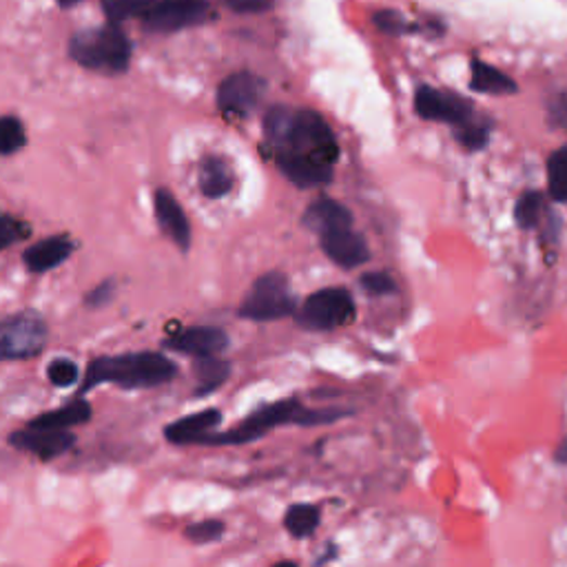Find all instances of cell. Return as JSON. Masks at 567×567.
I'll use <instances>...</instances> for the list:
<instances>
[{
    "instance_id": "3957f363",
    "label": "cell",
    "mask_w": 567,
    "mask_h": 567,
    "mask_svg": "<svg viewBox=\"0 0 567 567\" xmlns=\"http://www.w3.org/2000/svg\"><path fill=\"white\" fill-rule=\"evenodd\" d=\"M344 417V412H311L306 410L297 399H286L271 403L262 408L260 412L250 415L240 428L224 433V435H204L197 443L206 446H237L246 443L250 439L262 437L267 430L282 426V424H301V426H313V424H326Z\"/></svg>"
},
{
    "instance_id": "f1b7e54d",
    "label": "cell",
    "mask_w": 567,
    "mask_h": 567,
    "mask_svg": "<svg viewBox=\"0 0 567 567\" xmlns=\"http://www.w3.org/2000/svg\"><path fill=\"white\" fill-rule=\"evenodd\" d=\"M29 235V227L18 222L16 218L0 214V250L8 248L10 244H16Z\"/></svg>"
},
{
    "instance_id": "5bb4252c",
    "label": "cell",
    "mask_w": 567,
    "mask_h": 567,
    "mask_svg": "<svg viewBox=\"0 0 567 567\" xmlns=\"http://www.w3.org/2000/svg\"><path fill=\"white\" fill-rule=\"evenodd\" d=\"M156 218L163 231L182 248L189 250L191 246V224L182 211V206L173 197L171 191L158 189L156 191Z\"/></svg>"
},
{
    "instance_id": "8992f818",
    "label": "cell",
    "mask_w": 567,
    "mask_h": 567,
    "mask_svg": "<svg viewBox=\"0 0 567 567\" xmlns=\"http://www.w3.org/2000/svg\"><path fill=\"white\" fill-rule=\"evenodd\" d=\"M47 344V324L34 313L25 311L0 320V362L36 357Z\"/></svg>"
},
{
    "instance_id": "ba28073f",
    "label": "cell",
    "mask_w": 567,
    "mask_h": 567,
    "mask_svg": "<svg viewBox=\"0 0 567 567\" xmlns=\"http://www.w3.org/2000/svg\"><path fill=\"white\" fill-rule=\"evenodd\" d=\"M415 109L426 120L448 123L454 127L466 125L473 118V105L466 98L433 87H420L415 95Z\"/></svg>"
},
{
    "instance_id": "e0dca14e",
    "label": "cell",
    "mask_w": 567,
    "mask_h": 567,
    "mask_svg": "<svg viewBox=\"0 0 567 567\" xmlns=\"http://www.w3.org/2000/svg\"><path fill=\"white\" fill-rule=\"evenodd\" d=\"M304 224L322 235V233L333 231V229L352 227V216L344 204H339L335 199H320L306 209Z\"/></svg>"
},
{
    "instance_id": "d6a6232c",
    "label": "cell",
    "mask_w": 567,
    "mask_h": 567,
    "mask_svg": "<svg viewBox=\"0 0 567 567\" xmlns=\"http://www.w3.org/2000/svg\"><path fill=\"white\" fill-rule=\"evenodd\" d=\"M224 3L235 10V12H244V14H253V12H265L271 8V0H224Z\"/></svg>"
},
{
    "instance_id": "4316f807",
    "label": "cell",
    "mask_w": 567,
    "mask_h": 567,
    "mask_svg": "<svg viewBox=\"0 0 567 567\" xmlns=\"http://www.w3.org/2000/svg\"><path fill=\"white\" fill-rule=\"evenodd\" d=\"M47 375H49V382L54 384V386L67 388V386H74V384L78 382L80 371H78V366L72 362V359H56V362L49 364Z\"/></svg>"
},
{
    "instance_id": "83f0119b",
    "label": "cell",
    "mask_w": 567,
    "mask_h": 567,
    "mask_svg": "<svg viewBox=\"0 0 567 567\" xmlns=\"http://www.w3.org/2000/svg\"><path fill=\"white\" fill-rule=\"evenodd\" d=\"M186 539H191L193 543H214L218 539H222L224 534V524L222 521H199V524H193L184 530Z\"/></svg>"
},
{
    "instance_id": "7c38bea8",
    "label": "cell",
    "mask_w": 567,
    "mask_h": 567,
    "mask_svg": "<svg viewBox=\"0 0 567 567\" xmlns=\"http://www.w3.org/2000/svg\"><path fill=\"white\" fill-rule=\"evenodd\" d=\"M171 350L193 355V357H214L222 355L229 346V337L222 328L216 326H193L167 339Z\"/></svg>"
},
{
    "instance_id": "5b68a950",
    "label": "cell",
    "mask_w": 567,
    "mask_h": 567,
    "mask_svg": "<svg viewBox=\"0 0 567 567\" xmlns=\"http://www.w3.org/2000/svg\"><path fill=\"white\" fill-rule=\"evenodd\" d=\"M295 311V297L291 295L284 273H267L257 278L240 308V315L253 322H271L286 318Z\"/></svg>"
},
{
    "instance_id": "4dcf8cb0",
    "label": "cell",
    "mask_w": 567,
    "mask_h": 567,
    "mask_svg": "<svg viewBox=\"0 0 567 567\" xmlns=\"http://www.w3.org/2000/svg\"><path fill=\"white\" fill-rule=\"evenodd\" d=\"M459 142L466 146V149H481L486 146L488 142V129L481 127V125H471V120L466 125H461V131H459Z\"/></svg>"
},
{
    "instance_id": "d6986e66",
    "label": "cell",
    "mask_w": 567,
    "mask_h": 567,
    "mask_svg": "<svg viewBox=\"0 0 567 567\" xmlns=\"http://www.w3.org/2000/svg\"><path fill=\"white\" fill-rule=\"evenodd\" d=\"M91 417V408L87 401H74L65 408H59L54 412H47V415L36 417L29 422V428H40V430H67L72 426H80Z\"/></svg>"
},
{
    "instance_id": "cb8c5ba5",
    "label": "cell",
    "mask_w": 567,
    "mask_h": 567,
    "mask_svg": "<svg viewBox=\"0 0 567 567\" xmlns=\"http://www.w3.org/2000/svg\"><path fill=\"white\" fill-rule=\"evenodd\" d=\"M160 0H102V5H105L107 16L114 23L133 18V16H146L153 8H156Z\"/></svg>"
},
{
    "instance_id": "e575fe53",
    "label": "cell",
    "mask_w": 567,
    "mask_h": 567,
    "mask_svg": "<svg viewBox=\"0 0 567 567\" xmlns=\"http://www.w3.org/2000/svg\"><path fill=\"white\" fill-rule=\"evenodd\" d=\"M552 120L560 127H567V93L558 95L554 102H552Z\"/></svg>"
},
{
    "instance_id": "ffe728a7",
    "label": "cell",
    "mask_w": 567,
    "mask_h": 567,
    "mask_svg": "<svg viewBox=\"0 0 567 567\" xmlns=\"http://www.w3.org/2000/svg\"><path fill=\"white\" fill-rule=\"evenodd\" d=\"M471 87L481 93H492V95H505L517 91V85H514L512 78H507L503 72L481 63L473 61V80Z\"/></svg>"
},
{
    "instance_id": "8fae6325",
    "label": "cell",
    "mask_w": 567,
    "mask_h": 567,
    "mask_svg": "<svg viewBox=\"0 0 567 567\" xmlns=\"http://www.w3.org/2000/svg\"><path fill=\"white\" fill-rule=\"evenodd\" d=\"M322 237V248L331 257V260L344 269H355L359 265L369 262V244L366 240L355 233L352 227H342L333 229L320 235Z\"/></svg>"
},
{
    "instance_id": "836d02e7",
    "label": "cell",
    "mask_w": 567,
    "mask_h": 567,
    "mask_svg": "<svg viewBox=\"0 0 567 567\" xmlns=\"http://www.w3.org/2000/svg\"><path fill=\"white\" fill-rule=\"evenodd\" d=\"M112 295H114V284L112 282H105L102 286H98L93 293H89L87 297V304L89 306H105L112 301Z\"/></svg>"
},
{
    "instance_id": "f546056e",
    "label": "cell",
    "mask_w": 567,
    "mask_h": 567,
    "mask_svg": "<svg viewBox=\"0 0 567 567\" xmlns=\"http://www.w3.org/2000/svg\"><path fill=\"white\" fill-rule=\"evenodd\" d=\"M375 25L386 31V34H392V36H399V34H405L410 29V25L405 23V18L395 12V10H384V12H377L375 14Z\"/></svg>"
},
{
    "instance_id": "44dd1931",
    "label": "cell",
    "mask_w": 567,
    "mask_h": 567,
    "mask_svg": "<svg viewBox=\"0 0 567 567\" xmlns=\"http://www.w3.org/2000/svg\"><path fill=\"white\" fill-rule=\"evenodd\" d=\"M318 526H320V510L311 503L291 505L284 514V528L295 539L311 537Z\"/></svg>"
},
{
    "instance_id": "d4e9b609",
    "label": "cell",
    "mask_w": 567,
    "mask_h": 567,
    "mask_svg": "<svg viewBox=\"0 0 567 567\" xmlns=\"http://www.w3.org/2000/svg\"><path fill=\"white\" fill-rule=\"evenodd\" d=\"M27 144L25 127L18 118L5 116L0 118V156H12Z\"/></svg>"
},
{
    "instance_id": "30bf717a",
    "label": "cell",
    "mask_w": 567,
    "mask_h": 567,
    "mask_svg": "<svg viewBox=\"0 0 567 567\" xmlns=\"http://www.w3.org/2000/svg\"><path fill=\"white\" fill-rule=\"evenodd\" d=\"M206 16H209V3H206V0H160V3L144 16V23L151 31L169 34L197 25Z\"/></svg>"
},
{
    "instance_id": "6da1fadb",
    "label": "cell",
    "mask_w": 567,
    "mask_h": 567,
    "mask_svg": "<svg viewBox=\"0 0 567 567\" xmlns=\"http://www.w3.org/2000/svg\"><path fill=\"white\" fill-rule=\"evenodd\" d=\"M265 133L275 163L304 160L333 167L339 158V146L331 127L315 112L275 107L265 118Z\"/></svg>"
},
{
    "instance_id": "277c9868",
    "label": "cell",
    "mask_w": 567,
    "mask_h": 567,
    "mask_svg": "<svg viewBox=\"0 0 567 567\" xmlns=\"http://www.w3.org/2000/svg\"><path fill=\"white\" fill-rule=\"evenodd\" d=\"M69 51L78 65L91 72L120 74L129 67L131 61V42L116 25L89 29L74 36Z\"/></svg>"
},
{
    "instance_id": "4fadbf2b",
    "label": "cell",
    "mask_w": 567,
    "mask_h": 567,
    "mask_svg": "<svg viewBox=\"0 0 567 567\" xmlns=\"http://www.w3.org/2000/svg\"><path fill=\"white\" fill-rule=\"evenodd\" d=\"M10 443L18 450H25V452L40 456L42 461H49V459H54V456L67 452L76 443V437L67 430L29 428V430L14 433L10 437Z\"/></svg>"
},
{
    "instance_id": "9c48e42d",
    "label": "cell",
    "mask_w": 567,
    "mask_h": 567,
    "mask_svg": "<svg viewBox=\"0 0 567 567\" xmlns=\"http://www.w3.org/2000/svg\"><path fill=\"white\" fill-rule=\"evenodd\" d=\"M267 93V82L253 74H233L218 89V105L229 116H248Z\"/></svg>"
},
{
    "instance_id": "52a82bcc",
    "label": "cell",
    "mask_w": 567,
    "mask_h": 567,
    "mask_svg": "<svg viewBox=\"0 0 567 567\" xmlns=\"http://www.w3.org/2000/svg\"><path fill=\"white\" fill-rule=\"evenodd\" d=\"M355 320V301L344 288H324L308 297L299 311V324L311 331H333Z\"/></svg>"
},
{
    "instance_id": "484cf974",
    "label": "cell",
    "mask_w": 567,
    "mask_h": 567,
    "mask_svg": "<svg viewBox=\"0 0 567 567\" xmlns=\"http://www.w3.org/2000/svg\"><path fill=\"white\" fill-rule=\"evenodd\" d=\"M543 211H545V199L541 193H526L519 204H517V211H514V216H517V222L519 227L524 229H532L539 224V220L543 218Z\"/></svg>"
},
{
    "instance_id": "8d00e7d4",
    "label": "cell",
    "mask_w": 567,
    "mask_h": 567,
    "mask_svg": "<svg viewBox=\"0 0 567 567\" xmlns=\"http://www.w3.org/2000/svg\"><path fill=\"white\" fill-rule=\"evenodd\" d=\"M59 3H61V5H65V8H72V5L80 3V0H59Z\"/></svg>"
},
{
    "instance_id": "2e32d148",
    "label": "cell",
    "mask_w": 567,
    "mask_h": 567,
    "mask_svg": "<svg viewBox=\"0 0 567 567\" xmlns=\"http://www.w3.org/2000/svg\"><path fill=\"white\" fill-rule=\"evenodd\" d=\"M222 422L220 410H202L195 415L178 420L176 424L167 426L165 435L173 443H197L204 435H209Z\"/></svg>"
},
{
    "instance_id": "d590c367",
    "label": "cell",
    "mask_w": 567,
    "mask_h": 567,
    "mask_svg": "<svg viewBox=\"0 0 567 567\" xmlns=\"http://www.w3.org/2000/svg\"><path fill=\"white\" fill-rule=\"evenodd\" d=\"M558 461H567V441H565L563 448L558 450Z\"/></svg>"
},
{
    "instance_id": "603a6c76",
    "label": "cell",
    "mask_w": 567,
    "mask_h": 567,
    "mask_svg": "<svg viewBox=\"0 0 567 567\" xmlns=\"http://www.w3.org/2000/svg\"><path fill=\"white\" fill-rule=\"evenodd\" d=\"M550 195L556 202H567V146L554 151L547 160Z\"/></svg>"
},
{
    "instance_id": "7402d4cb",
    "label": "cell",
    "mask_w": 567,
    "mask_h": 567,
    "mask_svg": "<svg viewBox=\"0 0 567 567\" xmlns=\"http://www.w3.org/2000/svg\"><path fill=\"white\" fill-rule=\"evenodd\" d=\"M229 364L220 357H197V364H195V377L199 382L197 386V395H206V392H214L216 388H220L227 379H229Z\"/></svg>"
},
{
    "instance_id": "ac0fdd59",
    "label": "cell",
    "mask_w": 567,
    "mask_h": 567,
    "mask_svg": "<svg viewBox=\"0 0 567 567\" xmlns=\"http://www.w3.org/2000/svg\"><path fill=\"white\" fill-rule=\"evenodd\" d=\"M199 189L206 197L218 199L233 189V171L222 158H206L199 167Z\"/></svg>"
},
{
    "instance_id": "7a4b0ae2",
    "label": "cell",
    "mask_w": 567,
    "mask_h": 567,
    "mask_svg": "<svg viewBox=\"0 0 567 567\" xmlns=\"http://www.w3.org/2000/svg\"><path fill=\"white\" fill-rule=\"evenodd\" d=\"M176 377V364L158 352H129L120 357H100L89 364L82 390L95 384H118L123 388H151Z\"/></svg>"
},
{
    "instance_id": "9a60e30c",
    "label": "cell",
    "mask_w": 567,
    "mask_h": 567,
    "mask_svg": "<svg viewBox=\"0 0 567 567\" xmlns=\"http://www.w3.org/2000/svg\"><path fill=\"white\" fill-rule=\"evenodd\" d=\"M74 242L69 237H47L38 244H34L31 248H27L25 253V267L31 273H47L51 269H56L59 265H63L67 257L74 253Z\"/></svg>"
},
{
    "instance_id": "1f68e13d",
    "label": "cell",
    "mask_w": 567,
    "mask_h": 567,
    "mask_svg": "<svg viewBox=\"0 0 567 567\" xmlns=\"http://www.w3.org/2000/svg\"><path fill=\"white\" fill-rule=\"evenodd\" d=\"M362 286L373 295H388L395 291V282L386 273H366L362 278Z\"/></svg>"
}]
</instances>
